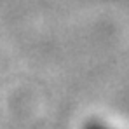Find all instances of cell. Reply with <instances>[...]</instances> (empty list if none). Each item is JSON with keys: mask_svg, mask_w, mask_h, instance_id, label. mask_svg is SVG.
Here are the masks:
<instances>
[{"mask_svg": "<svg viewBox=\"0 0 129 129\" xmlns=\"http://www.w3.org/2000/svg\"><path fill=\"white\" fill-rule=\"evenodd\" d=\"M86 129H105V127H101L98 124H89V126H86Z\"/></svg>", "mask_w": 129, "mask_h": 129, "instance_id": "6da1fadb", "label": "cell"}]
</instances>
